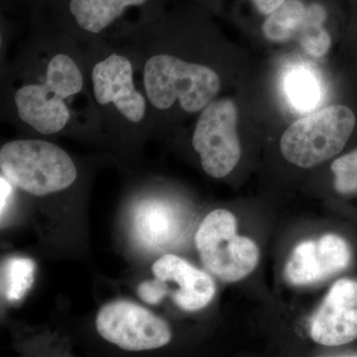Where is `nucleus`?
Segmentation results:
<instances>
[{"mask_svg":"<svg viewBox=\"0 0 357 357\" xmlns=\"http://www.w3.org/2000/svg\"><path fill=\"white\" fill-rule=\"evenodd\" d=\"M1 119L42 137L96 133L100 114L89 89L83 47L43 11L29 16L27 35L1 60Z\"/></svg>","mask_w":357,"mask_h":357,"instance_id":"f257e3e1","label":"nucleus"},{"mask_svg":"<svg viewBox=\"0 0 357 357\" xmlns=\"http://www.w3.org/2000/svg\"><path fill=\"white\" fill-rule=\"evenodd\" d=\"M168 7L121 41L132 53L151 107L152 128L198 115L218 98L222 75L213 63L191 54L199 30Z\"/></svg>","mask_w":357,"mask_h":357,"instance_id":"f03ea898","label":"nucleus"},{"mask_svg":"<svg viewBox=\"0 0 357 357\" xmlns=\"http://www.w3.org/2000/svg\"><path fill=\"white\" fill-rule=\"evenodd\" d=\"M83 47L89 89L102 128L122 139L152 130L151 107L131 51L121 42Z\"/></svg>","mask_w":357,"mask_h":357,"instance_id":"7ed1b4c3","label":"nucleus"},{"mask_svg":"<svg viewBox=\"0 0 357 357\" xmlns=\"http://www.w3.org/2000/svg\"><path fill=\"white\" fill-rule=\"evenodd\" d=\"M169 0H48L43 13L81 46L121 42L158 17Z\"/></svg>","mask_w":357,"mask_h":357,"instance_id":"20e7f679","label":"nucleus"},{"mask_svg":"<svg viewBox=\"0 0 357 357\" xmlns=\"http://www.w3.org/2000/svg\"><path fill=\"white\" fill-rule=\"evenodd\" d=\"M0 171L13 187L37 197L64 191L79 176L67 151L39 137L20 138L2 145Z\"/></svg>","mask_w":357,"mask_h":357,"instance_id":"39448f33","label":"nucleus"},{"mask_svg":"<svg viewBox=\"0 0 357 357\" xmlns=\"http://www.w3.org/2000/svg\"><path fill=\"white\" fill-rule=\"evenodd\" d=\"M356 123V115L349 107H324L289 126L280 141L282 155L301 168L319 165L344 149Z\"/></svg>","mask_w":357,"mask_h":357,"instance_id":"423d86ee","label":"nucleus"},{"mask_svg":"<svg viewBox=\"0 0 357 357\" xmlns=\"http://www.w3.org/2000/svg\"><path fill=\"white\" fill-rule=\"evenodd\" d=\"M196 245L206 269L225 282L250 274L259 261V249L252 239L237 236L236 218L227 210L208 213L199 225Z\"/></svg>","mask_w":357,"mask_h":357,"instance_id":"0eeeda50","label":"nucleus"},{"mask_svg":"<svg viewBox=\"0 0 357 357\" xmlns=\"http://www.w3.org/2000/svg\"><path fill=\"white\" fill-rule=\"evenodd\" d=\"M237 121V107L230 98H215L198 114L192 146L204 173L211 178L227 177L241 159Z\"/></svg>","mask_w":357,"mask_h":357,"instance_id":"6e6552de","label":"nucleus"},{"mask_svg":"<svg viewBox=\"0 0 357 357\" xmlns=\"http://www.w3.org/2000/svg\"><path fill=\"white\" fill-rule=\"evenodd\" d=\"M96 328L107 342L130 351L159 349L172 337L163 319L128 301L102 307L96 318Z\"/></svg>","mask_w":357,"mask_h":357,"instance_id":"1a4fd4ad","label":"nucleus"},{"mask_svg":"<svg viewBox=\"0 0 357 357\" xmlns=\"http://www.w3.org/2000/svg\"><path fill=\"white\" fill-rule=\"evenodd\" d=\"M310 335L326 347H338L357 340V281L340 279L332 286L312 314Z\"/></svg>","mask_w":357,"mask_h":357,"instance_id":"9d476101","label":"nucleus"},{"mask_svg":"<svg viewBox=\"0 0 357 357\" xmlns=\"http://www.w3.org/2000/svg\"><path fill=\"white\" fill-rule=\"evenodd\" d=\"M351 260L349 243L335 234H326L319 241H303L296 246L285 276L292 285H314L344 271Z\"/></svg>","mask_w":357,"mask_h":357,"instance_id":"9b49d317","label":"nucleus"},{"mask_svg":"<svg viewBox=\"0 0 357 357\" xmlns=\"http://www.w3.org/2000/svg\"><path fill=\"white\" fill-rule=\"evenodd\" d=\"M155 278L177 284L172 299L178 307L195 312L203 309L213 300L215 285L210 275L192 266L183 258L166 255L154 263Z\"/></svg>","mask_w":357,"mask_h":357,"instance_id":"f8f14e48","label":"nucleus"},{"mask_svg":"<svg viewBox=\"0 0 357 357\" xmlns=\"http://www.w3.org/2000/svg\"><path fill=\"white\" fill-rule=\"evenodd\" d=\"M133 234L138 243L149 249L163 248L176 241L180 218L172 204L149 198L137 204L133 213Z\"/></svg>","mask_w":357,"mask_h":357,"instance_id":"ddd939ff","label":"nucleus"},{"mask_svg":"<svg viewBox=\"0 0 357 357\" xmlns=\"http://www.w3.org/2000/svg\"><path fill=\"white\" fill-rule=\"evenodd\" d=\"M307 6L303 0H285L267 16L262 31L269 41L286 43L297 39L306 22Z\"/></svg>","mask_w":357,"mask_h":357,"instance_id":"4468645a","label":"nucleus"},{"mask_svg":"<svg viewBox=\"0 0 357 357\" xmlns=\"http://www.w3.org/2000/svg\"><path fill=\"white\" fill-rule=\"evenodd\" d=\"M289 102L301 112L317 109L323 98V89L318 77L305 67L295 68L289 72L284 82Z\"/></svg>","mask_w":357,"mask_h":357,"instance_id":"2eb2a0df","label":"nucleus"},{"mask_svg":"<svg viewBox=\"0 0 357 357\" xmlns=\"http://www.w3.org/2000/svg\"><path fill=\"white\" fill-rule=\"evenodd\" d=\"M326 17L323 6L317 3L307 6L306 22L297 39L307 55L312 57H324L332 45V39L324 27Z\"/></svg>","mask_w":357,"mask_h":357,"instance_id":"dca6fc26","label":"nucleus"},{"mask_svg":"<svg viewBox=\"0 0 357 357\" xmlns=\"http://www.w3.org/2000/svg\"><path fill=\"white\" fill-rule=\"evenodd\" d=\"M35 263L29 258L13 257L2 267V292L9 302L22 299L34 282Z\"/></svg>","mask_w":357,"mask_h":357,"instance_id":"f3484780","label":"nucleus"},{"mask_svg":"<svg viewBox=\"0 0 357 357\" xmlns=\"http://www.w3.org/2000/svg\"><path fill=\"white\" fill-rule=\"evenodd\" d=\"M332 171L335 188L340 194L357 192V149L335 160Z\"/></svg>","mask_w":357,"mask_h":357,"instance_id":"a211bd4d","label":"nucleus"},{"mask_svg":"<svg viewBox=\"0 0 357 357\" xmlns=\"http://www.w3.org/2000/svg\"><path fill=\"white\" fill-rule=\"evenodd\" d=\"M48 0H0L1 13H23L28 16L43 10Z\"/></svg>","mask_w":357,"mask_h":357,"instance_id":"6ab92c4d","label":"nucleus"},{"mask_svg":"<svg viewBox=\"0 0 357 357\" xmlns=\"http://www.w3.org/2000/svg\"><path fill=\"white\" fill-rule=\"evenodd\" d=\"M168 294L166 282L155 279L145 281L138 288V295L145 303L150 305L158 304L160 301Z\"/></svg>","mask_w":357,"mask_h":357,"instance_id":"aec40b11","label":"nucleus"},{"mask_svg":"<svg viewBox=\"0 0 357 357\" xmlns=\"http://www.w3.org/2000/svg\"><path fill=\"white\" fill-rule=\"evenodd\" d=\"M0 191H1L0 192V213H1V218H3L13 191V185L3 176L0 177Z\"/></svg>","mask_w":357,"mask_h":357,"instance_id":"412c9836","label":"nucleus"},{"mask_svg":"<svg viewBox=\"0 0 357 357\" xmlns=\"http://www.w3.org/2000/svg\"><path fill=\"white\" fill-rule=\"evenodd\" d=\"M285 0H251L258 13L268 16L276 10Z\"/></svg>","mask_w":357,"mask_h":357,"instance_id":"4be33fe9","label":"nucleus"}]
</instances>
